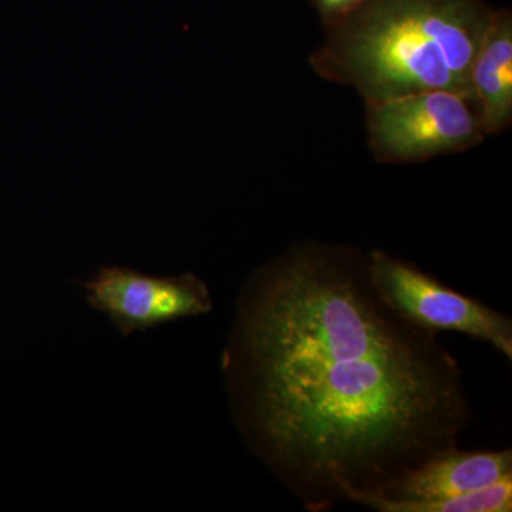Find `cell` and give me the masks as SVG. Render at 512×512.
I'll list each match as a JSON object with an SVG mask.
<instances>
[{"label": "cell", "mask_w": 512, "mask_h": 512, "mask_svg": "<svg viewBox=\"0 0 512 512\" xmlns=\"http://www.w3.org/2000/svg\"><path fill=\"white\" fill-rule=\"evenodd\" d=\"M471 93L484 134L503 133L512 121V16L495 10L471 67Z\"/></svg>", "instance_id": "52a82bcc"}, {"label": "cell", "mask_w": 512, "mask_h": 512, "mask_svg": "<svg viewBox=\"0 0 512 512\" xmlns=\"http://www.w3.org/2000/svg\"><path fill=\"white\" fill-rule=\"evenodd\" d=\"M494 16L483 0H365L326 26L309 63L366 104L431 90L473 101L471 67Z\"/></svg>", "instance_id": "7a4b0ae2"}, {"label": "cell", "mask_w": 512, "mask_h": 512, "mask_svg": "<svg viewBox=\"0 0 512 512\" xmlns=\"http://www.w3.org/2000/svg\"><path fill=\"white\" fill-rule=\"evenodd\" d=\"M83 288L87 303L106 315L124 336L207 315L214 309L210 288L192 274L150 276L107 266L84 282Z\"/></svg>", "instance_id": "5b68a950"}, {"label": "cell", "mask_w": 512, "mask_h": 512, "mask_svg": "<svg viewBox=\"0 0 512 512\" xmlns=\"http://www.w3.org/2000/svg\"><path fill=\"white\" fill-rule=\"evenodd\" d=\"M312 5L318 10L323 26H330L339 22L359 8L365 0H311Z\"/></svg>", "instance_id": "9c48e42d"}, {"label": "cell", "mask_w": 512, "mask_h": 512, "mask_svg": "<svg viewBox=\"0 0 512 512\" xmlns=\"http://www.w3.org/2000/svg\"><path fill=\"white\" fill-rule=\"evenodd\" d=\"M369 146L384 164L423 163L483 143L473 101L431 90L366 104Z\"/></svg>", "instance_id": "3957f363"}, {"label": "cell", "mask_w": 512, "mask_h": 512, "mask_svg": "<svg viewBox=\"0 0 512 512\" xmlns=\"http://www.w3.org/2000/svg\"><path fill=\"white\" fill-rule=\"evenodd\" d=\"M356 504L380 512H510L512 511V474L488 487L478 488L453 497L423 498V500H387V498H357Z\"/></svg>", "instance_id": "ba28073f"}, {"label": "cell", "mask_w": 512, "mask_h": 512, "mask_svg": "<svg viewBox=\"0 0 512 512\" xmlns=\"http://www.w3.org/2000/svg\"><path fill=\"white\" fill-rule=\"evenodd\" d=\"M222 365L252 453L312 512L382 494L470 421L456 359L346 245L296 244L259 266Z\"/></svg>", "instance_id": "6da1fadb"}, {"label": "cell", "mask_w": 512, "mask_h": 512, "mask_svg": "<svg viewBox=\"0 0 512 512\" xmlns=\"http://www.w3.org/2000/svg\"><path fill=\"white\" fill-rule=\"evenodd\" d=\"M366 256L370 279L394 312L430 332L451 330L483 340L512 359L510 316L448 288L416 265L380 249Z\"/></svg>", "instance_id": "277c9868"}, {"label": "cell", "mask_w": 512, "mask_h": 512, "mask_svg": "<svg viewBox=\"0 0 512 512\" xmlns=\"http://www.w3.org/2000/svg\"><path fill=\"white\" fill-rule=\"evenodd\" d=\"M508 474H512L510 448L501 451H461L457 447L431 458L387 487L382 494L373 497L387 500L453 497L488 487Z\"/></svg>", "instance_id": "8992f818"}]
</instances>
